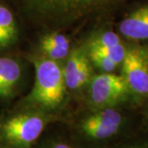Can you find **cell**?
Here are the masks:
<instances>
[{"label":"cell","mask_w":148,"mask_h":148,"mask_svg":"<svg viewBox=\"0 0 148 148\" xmlns=\"http://www.w3.org/2000/svg\"><path fill=\"white\" fill-rule=\"evenodd\" d=\"M16 26L14 16L8 8L0 5V48L9 45L15 40Z\"/></svg>","instance_id":"cell-10"},{"label":"cell","mask_w":148,"mask_h":148,"mask_svg":"<svg viewBox=\"0 0 148 148\" xmlns=\"http://www.w3.org/2000/svg\"><path fill=\"white\" fill-rule=\"evenodd\" d=\"M64 71L66 86L75 90L86 84L91 77L90 59L83 49L78 48L69 53Z\"/></svg>","instance_id":"cell-7"},{"label":"cell","mask_w":148,"mask_h":148,"mask_svg":"<svg viewBox=\"0 0 148 148\" xmlns=\"http://www.w3.org/2000/svg\"><path fill=\"white\" fill-rule=\"evenodd\" d=\"M88 56L92 64L104 73H111L119 66L114 62H113L110 58L97 51L88 50Z\"/></svg>","instance_id":"cell-12"},{"label":"cell","mask_w":148,"mask_h":148,"mask_svg":"<svg viewBox=\"0 0 148 148\" xmlns=\"http://www.w3.org/2000/svg\"><path fill=\"white\" fill-rule=\"evenodd\" d=\"M51 148H71L69 146L66 145V144H63V143H59V144H56L53 146Z\"/></svg>","instance_id":"cell-14"},{"label":"cell","mask_w":148,"mask_h":148,"mask_svg":"<svg viewBox=\"0 0 148 148\" xmlns=\"http://www.w3.org/2000/svg\"><path fill=\"white\" fill-rule=\"evenodd\" d=\"M45 127V119L36 114H21L8 119L3 125V136L8 143L29 146L39 138Z\"/></svg>","instance_id":"cell-5"},{"label":"cell","mask_w":148,"mask_h":148,"mask_svg":"<svg viewBox=\"0 0 148 148\" xmlns=\"http://www.w3.org/2000/svg\"><path fill=\"white\" fill-rule=\"evenodd\" d=\"M69 48L60 46L40 40V49L45 57L55 61L61 60L69 56Z\"/></svg>","instance_id":"cell-13"},{"label":"cell","mask_w":148,"mask_h":148,"mask_svg":"<svg viewBox=\"0 0 148 148\" xmlns=\"http://www.w3.org/2000/svg\"><path fill=\"white\" fill-rule=\"evenodd\" d=\"M21 77V68L10 58H0V97L11 95Z\"/></svg>","instance_id":"cell-9"},{"label":"cell","mask_w":148,"mask_h":148,"mask_svg":"<svg viewBox=\"0 0 148 148\" xmlns=\"http://www.w3.org/2000/svg\"><path fill=\"white\" fill-rule=\"evenodd\" d=\"M123 77L131 92L148 95V47L135 45L126 49L122 62Z\"/></svg>","instance_id":"cell-3"},{"label":"cell","mask_w":148,"mask_h":148,"mask_svg":"<svg viewBox=\"0 0 148 148\" xmlns=\"http://www.w3.org/2000/svg\"><path fill=\"white\" fill-rule=\"evenodd\" d=\"M131 91L122 75L104 73L91 80L90 101L99 108H109L123 101Z\"/></svg>","instance_id":"cell-4"},{"label":"cell","mask_w":148,"mask_h":148,"mask_svg":"<svg viewBox=\"0 0 148 148\" xmlns=\"http://www.w3.org/2000/svg\"><path fill=\"white\" fill-rule=\"evenodd\" d=\"M36 81L29 100L45 109H54L64 101L66 84L57 61L45 56L35 60Z\"/></svg>","instance_id":"cell-1"},{"label":"cell","mask_w":148,"mask_h":148,"mask_svg":"<svg viewBox=\"0 0 148 148\" xmlns=\"http://www.w3.org/2000/svg\"><path fill=\"white\" fill-rule=\"evenodd\" d=\"M122 123L121 114L110 108H104L86 118L82 123L84 133L94 139H105L114 135Z\"/></svg>","instance_id":"cell-6"},{"label":"cell","mask_w":148,"mask_h":148,"mask_svg":"<svg viewBox=\"0 0 148 148\" xmlns=\"http://www.w3.org/2000/svg\"><path fill=\"white\" fill-rule=\"evenodd\" d=\"M121 43L119 36L114 32H103L100 35L95 36L90 40L88 50H104Z\"/></svg>","instance_id":"cell-11"},{"label":"cell","mask_w":148,"mask_h":148,"mask_svg":"<svg viewBox=\"0 0 148 148\" xmlns=\"http://www.w3.org/2000/svg\"><path fill=\"white\" fill-rule=\"evenodd\" d=\"M29 15L41 21H69L91 13L115 0H21Z\"/></svg>","instance_id":"cell-2"},{"label":"cell","mask_w":148,"mask_h":148,"mask_svg":"<svg viewBox=\"0 0 148 148\" xmlns=\"http://www.w3.org/2000/svg\"><path fill=\"white\" fill-rule=\"evenodd\" d=\"M119 32L129 40H148V4L138 8L119 24Z\"/></svg>","instance_id":"cell-8"}]
</instances>
